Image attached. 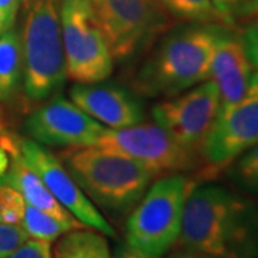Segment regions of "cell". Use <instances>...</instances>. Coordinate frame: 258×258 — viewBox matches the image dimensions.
I'll return each instance as SVG.
<instances>
[{"label": "cell", "mask_w": 258, "mask_h": 258, "mask_svg": "<svg viewBox=\"0 0 258 258\" xmlns=\"http://www.w3.org/2000/svg\"><path fill=\"white\" fill-rule=\"evenodd\" d=\"M25 208L26 201L22 194L9 185H0V222L20 224Z\"/></svg>", "instance_id": "obj_21"}, {"label": "cell", "mask_w": 258, "mask_h": 258, "mask_svg": "<svg viewBox=\"0 0 258 258\" xmlns=\"http://www.w3.org/2000/svg\"><path fill=\"white\" fill-rule=\"evenodd\" d=\"M228 175L242 191L258 195V144L231 164Z\"/></svg>", "instance_id": "obj_20"}, {"label": "cell", "mask_w": 258, "mask_h": 258, "mask_svg": "<svg viewBox=\"0 0 258 258\" xmlns=\"http://www.w3.org/2000/svg\"><path fill=\"white\" fill-rule=\"evenodd\" d=\"M112 258H157V257H152V255H149V254H145V252H142V251H139V249L134 248V247H131V245H125V247H122V248L113 255Z\"/></svg>", "instance_id": "obj_28"}, {"label": "cell", "mask_w": 258, "mask_h": 258, "mask_svg": "<svg viewBox=\"0 0 258 258\" xmlns=\"http://www.w3.org/2000/svg\"><path fill=\"white\" fill-rule=\"evenodd\" d=\"M212 5L215 6V9L218 10V13L222 18L225 19V22L228 23V26L235 29L234 25V16L237 15V12L248 2V0H211Z\"/></svg>", "instance_id": "obj_26"}, {"label": "cell", "mask_w": 258, "mask_h": 258, "mask_svg": "<svg viewBox=\"0 0 258 258\" xmlns=\"http://www.w3.org/2000/svg\"><path fill=\"white\" fill-rule=\"evenodd\" d=\"M71 101L105 128L122 129L144 120L142 103L126 88L115 83H75Z\"/></svg>", "instance_id": "obj_13"}, {"label": "cell", "mask_w": 258, "mask_h": 258, "mask_svg": "<svg viewBox=\"0 0 258 258\" xmlns=\"http://www.w3.org/2000/svg\"><path fill=\"white\" fill-rule=\"evenodd\" d=\"M52 258H112V254L106 235L83 227L59 237Z\"/></svg>", "instance_id": "obj_17"}, {"label": "cell", "mask_w": 258, "mask_h": 258, "mask_svg": "<svg viewBox=\"0 0 258 258\" xmlns=\"http://www.w3.org/2000/svg\"><path fill=\"white\" fill-rule=\"evenodd\" d=\"M176 245L214 258H258V204L222 185H194Z\"/></svg>", "instance_id": "obj_1"}, {"label": "cell", "mask_w": 258, "mask_h": 258, "mask_svg": "<svg viewBox=\"0 0 258 258\" xmlns=\"http://www.w3.org/2000/svg\"><path fill=\"white\" fill-rule=\"evenodd\" d=\"M60 30L66 76L71 81L93 83L111 76L115 59L92 0H60Z\"/></svg>", "instance_id": "obj_6"}, {"label": "cell", "mask_w": 258, "mask_h": 258, "mask_svg": "<svg viewBox=\"0 0 258 258\" xmlns=\"http://www.w3.org/2000/svg\"><path fill=\"white\" fill-rule=\"evenodd\" d=\"M15 137H16L15 134H10L6 131L0 132V145L6 149L10 158L8 172L3 176L0 185H9L12 188H15L16 191L22 194L26 204L36 207L62 221L81 224L71 212L66 211L63 207L56 201V198L47 189L42 178L26 164V161L23 159L16 145Z\"/></svg>", "instance_id": "obj_15"}, {"label": "cell", "mask_w": 258, "mask_h": 258, "mask_svg": "<svg viewBox=\"0 0 258 258\" xmlns=\"http://www.w3.org/2000/svg\"><path fill=\"white\" fill-rule=\"evenodd\" d=\"M225 28L191 23L168 33L141 64L135 91L145 98H171L211 79L215 46Z\"/></svg>", "instance_id": "obj_2"}, {"label": "cell", "mask_w": 258, "mask_h": 258, "mask_svg": "<svg viewBox=\"0 0 258 258\" xmlns=\"http://www.w3.org/2000/svg\"><path fill=\"white\" fill-rule=\"evenodd\" d=\"M194 185L182 174H171L148 186L126 220V244L157 258L175 247Z\"/></svg>", "instance_id": "obj_5"}, {"label": "cell", "mask_w": 258, "mask_h": 258, "mask_svg": "<svg viewBox=\"0 0 258 258\" xmlns=\"http://www.w3.org/2000/svg\"><path fill=\"white\" fill-rule=\"evenodd\" d=\"M218 113L220 95L211 79L158 102L152 108L155 123L195 155H201Z\"/></svg>", "instance_id": "obj_9"}, {"label": "cell", "mask_w": 258, "mask_h": 258, "mask_svg": "<svg viewBox=\"0 0 258 258\" xmlns=\"http://www.w3.org/2000/svg\"><path fill=\"white\" fill-rule=\"evenodd\" d=\"M168 15L188 23H205L228 26L211 0H159Z\"/></svg>", "instance_id": "obj_19"}, {"label": "cell", "mask_w": 258, "mask_h": 258, "mask_svg": "<svg viewBox=\"0 0 258 258\" xmlns=\"http://www.w3.org/2000/svg\"><path fill=\"white\" fill-rule=\"evenodd\" d=\"M252 74L242 35L225 28L217 42L211 66V81L220 95V112L245 93Z\"/></svg>", "instance_id": "obj_14"}, {"label": "cell", "mask_w": 258, "mask_h": 258, "mask_svg": "<svg viewBox=\"0 0 258 258\" xmlns=\"http://www.w3.org/2000/svg\"><path fill=\"white\" fill-rule=\"evenodd\" d=\"M169 258H214V257L205 255V254H201V252L189 251V249L178 248L176 251H174V252L169 255Z\"/></svg>", "instance_id": "obj_29"}, {"label": "cell", "mask_w": 258, "mask_h": 258, "mask_svg": "<svg viewBox=\"0 0 258 258\" xmlns=\"http://www.w3.org/2000/svg\"><path fill=\"white\" fill-rule=\"evenodd\" d=\"M20 225L26 231L29 238L47 241V242H53L66 232L85 227L82 224L62 221V220L39 210L36 207H32L29 204H26L25 215H23Z\"/></svg>", "instance_id": "obj_18"}, {"label": "cell", "mask_w": 258, "mask_h": 258, "mask_svg": "<svg viewBox=\"0 0 258 258\" xmlns=\"http://www.w3.org/2000/svg\"><path fill=\"white\" fill-rule=\"evenodd\" d=\"M60 161L96 208L112 217L131 211L157 176L132 158L99 147L66 148Z\"/></svg>", "instance_id": "obj_3"}, {"label": "cell", "mask_w": 258, "mask_h": 258, "mask_svg": "<svg viewBox=\"0 0 258 258\" xmlns=\"http://www.w3.org/2000/svg\"><path fill=\"white\" fill-rule=\"evenodd\" d=\"M115 60H126L162 32L168 13L159 0H92Z\"/></svg>", "instance_id": "obj_7"}, {"label": "cell", "mask_w": 258, "mask_h": 258, "mask_svg": "<svg viewBox=\"0 0 258 258\" xmlns=\"http://www.w3.org/2000/svg\"><path fill=\"white\" fill-rule=\"evenodd\" d=\"M93 147L123 154L155 175L181 174L198 166V155L178 144L158 123L141 122L128 128H106Z\"/></svg>", "instance_id": "obj_8"}, {"label": "cell", "mask_w": 258, "mask_h": 258, "mask_svg": "<svg viewBox=\"0 0 258 258\" xmlns=\"http://www.w3.org/2000/svg\"><path fill=\"white\" fill-rule=\"evenodd\" d=\"M9 162H10L9 154L6 152V149H5V148L0 145V184H2V179H3L5 174L8 172Z\"/></svg>", "instance_id": "obj_30"}, {"label": "cell", "mask_w": 258, "mask_h": 258, "mask_svg": "<svg viewBox=\"0 0 258 258\" xmlns=\"http://www.w3.org/2000/svg\"><path fill=\"white\" fill-rule=\"evenodd\" d=\"M20 9V0H0V36L15 28Z\"/></svg>", "instance_id": "obj_24"}, {"label": "cell", "mask_w": 258, "mask_h": 258, "mask_svg": "<svg viewBox=\"0 0 258 258\" xmlns=\"http://www.w3.org/2000/svg\"><path fill=\"white\" fill-rule=\"evenodd\" d=\"M28 234L20 224L0 222V258H8L22 242L28 240Z\"/></svg>", "instance_id": "obj_22"}, {"label": "cell", "mask_w": 258, "mask_h": 258, "mask_svg": "<svg viewBox=\"0 0 258 258\" xmlns=\"http://www.w3.org/2000/svg\"><path fill=\"white\" fill-rule=\"evenodd\" d=\"M8 258H52V242L28 238Z\"/></svg>", "instance_id": "obj_23"}, {"label": "cell", "mask_w": 258, "mask_h": 258, "mask_svg": "<svg viewBox=\"0 0 258 258\" xmlns=\"http://www.w3.org/2000/svg\"><path fill=\"white\" fill-rule=\"evenodd\" d=\"M235 28L240 25L242 28H248L252 25H258V0H248L237 15L234 16Z\"/></svg>", "instance_id": "obj_25"}, {"label": "cell", "mask_w": 258, "mask_h": 258, "mask_svg": "<svg viewBox=\"0 0 258 258\" xmlns=\"http://www.w3.org/2000/svg\"><path fill=\"white\" fill-rule=\"evenodd\" d=\"M23 129L43 147L81 148L93 147L106 128L71 99L53 96L29 115Z\"/></svg>", "instance_id": "obj_12"}, {"label": "cell", "mask_w": 258, "mask_h": 258, "mask_svg": "<svg viewBox=\"0 0 258 258\" xmlns=\"http://www.w3.org/2000/svg\"><path fill=\"white\" fill-rule=\"evenodd\" d=\"M241 35H242V40L245 45L249 62L258 72V25L245 28Z\"/></svg>", "instance_id": "obj_27"}, {"label": "cell", "mask_w": 258, "mask_h": 258, "mask_svg": "<svg viewBox=\"0 0 258 258\" xmlns=\"http://www.w3.org/2000/svg\"><path fill=\"white\" fill-rule=\"evenodd\" d=\"M15 138L26 164L42 178L47 189L66 211L71 212L78 221L88 228L99 231L106 237L116 235L113 227L81 189L60 158L49 152L46 147L37 144L33 139L19 135Z\"/></svg>", "instance_id": "obj_11"}, {"label": "cell", "mask_w": 258, "mask_h": 258, "mask_svg": "<svg viewBox=\"0 0 258 258\" xmlns=\"http://www.w3.org/2000/svg\"><path fill=\"white\" fill-rule=\"evenodd\" d=\"M23 83V52L20 33L9 29L0 36V103L16 96Z\"/></svg>", "instance_id": "obj_16"}, {"label": "cell", "mask_w": 258, "mask_h": 258, "mask_svg": "<svg viewBox=\"0 0 258 258\" xmlns=\"http://www.w3.org/2000/svg\"><path fill=\"white\" fill-rule=\"evenodd\" d=\"M23 8V89L32 103L59 93L66 81L60 0H20Z\"/></svg>", "instance_id": "obj_4"}, {"label": "cell", "mask_w": 258, "mask_h": 258, "mask_svg": "<svg viewBox=\"0 0 258 258\" xmlns=\"http://www.w3.org/2000/svg\"><path fill=\"white\" fill-rule=\"evenodd\" d=\"M258 144V72L245 93L218 113L201 152L207 174L230 166L241 154Z\"/></svg>", "instance_id": "obj_10"}]
</instances>
